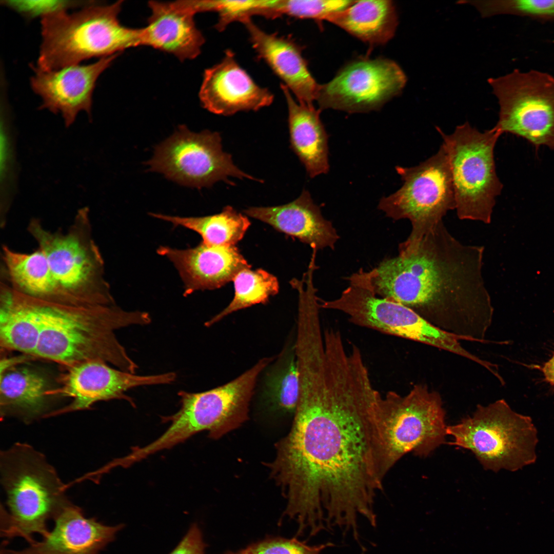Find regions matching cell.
I'll list each match as a JSON object with an SVG mask.
<instances>
[{"instance_id":"cell-1","label":"cell","mask_w":554,"mask_h":554,"mask_svg":"<svg viewBox=\"0 0 554 554\" xmlns=\"http://www.w3.org/2000/svg\"><path fill=\"white\" fill-rule=\"evenodd\" d=\"M291 430L269 464L287 501L283 515L310 537L338 526L360 539L357 519L377 525L374 499L387 473L377 411L381 395L367 367L343 359L300 372Z\"/></svg>"},{"instance_id":"cell-2","label":"cell","mask_w":554,"mask_h":554,"mask_svg":"<svg viewBox=\"0 0 554 554\" xmlns=\"http://www.w3.org/2000/svg\"><path fill=\"white\" fill-rule=\"evenodd\" d=\"M484 247L464 244L441 221L409 236L398 256L373 269L362 283L375 295L411 309L437 328L463 340L488 342L493 308L483 274Z\"/></svg>"},{"instance_id":"cell-3","label":"cell","mask_w":554,"mask_h":554,"mask_svg":"<svg viewBox=\"0 0 554 554\" xmlns=\"http://www.w3.org/2000/svg\"><path fill=\"white\" fill-rule=\"evenodd\" d=\"M37 300L42 326L34 357L66 368L100 361L135 373L137 365L115 331L131 325L148 324V313L127 311L115 304L76 306Z\"/></svg>"},{"instance_id":"cell-4","label":"cell","mask_w":554,"mask_h":554,"mask_svg":"<svg viewBox=\"0 0 554 554\" xmlns=\"http://www.w3.org/2000/svg\"><path fill=\"white\" fill-rule=\"evenodd\" d=\"M0 473L7 506L1 505V537L32 544L35 535H47L49 520L72 504L54 468L28 444L16 443L1 452Z\"/></svg>"},{"instance_id":"cell-5","label":"cell","mask_w":554,"mask_h":554,"mask_svg":"<svg viewBox=\"0 0 554 554\" xmlns=\"http://www.w3.org/2000/svg\"><path fill=\"white\" fill-rule=\"evenodd\" d=\"M122 2L105 5L94 1L74 12L64 11L42 18L35 66L56 70L144 46V28H130L120 23Z\"/></svg>"},{"instance_id":"cell-6","label":"cell","mask_w":554,"mask_h":554,"mask_svg":"<svg viewBox=\"0 0 554 554\" xmlns=\"http://www.w3.org/2000/svg\"><path fill=\"white\" fill-rule=\"evenodd\" d=\"M92 230L87 207L77 211L66 232L48 230L36 218L29 223L27 230L46 257L60 304H115L105 278L104 260Z\"/></svg>"},{"instance_id":"cell-7","label":"cell","mask_w":554,"mask_h":554,"mask_svg":"<svg viewBox=\"0 0 554 554\" xmlns=\"http://www.w3.org/2000/svg\"><path fill=\"white\" fill-rule=\"evenodd\" d=\"M449 444L470 450L486 470L514 472L537 460L538 431L531 418L514 411L504 399L478 405L471 416L447 426Z\"/></svg>"},{"instance_id":"cell-8","label":"cell","mask_w":554,"mask_h":554,"mask_svg":"<svg viewBox=\"0 0 554 554\" xmlns=\"http://www.w3.org/2000/svg\"><path fill=\"white\" fill-rule=\"evenodd\" d=\"M273 360V357L263 358L239 377L213 389L197 393L180 391V409L163 419L164 422H170L169 427L159 438L140 447V455L145 459L202 431L217 438L226 429L243 422L258 378Z\"/></svg>"},{"instance_id":"cell-9","label":"cell","mask_w":554,"mask_h":554,"mask_svg":"<svg viewBox=\"0 0 554 554\" xmlns=\"http://www.w3.org/2000/svg\"><path fill=\"white\" fill-rule=\"evenodd\" d=\"M436 129L447 153L459 219L489 224L503 188L494 159L502 133L495 127L480 131L467 122L450 134Z\"/></svg>"},{"instance_id":"cell-10","label":"cell","mask_w":554,"mask_h":554,"mask_svg":"<svg viewBox=\"0 0 554 554\" xmlns=\"http://www.w3.org/2000/svg\"><path fill=\"white\" fill-rule=\"evenodd\" d=\"M445 416L440 394L423 384L405 395L392 391L382 395L377 420L387 472L405 454L427 457L444 444Z\"/></svg>"},{"instance_id":"cell-11","label":"cell","mask_w":554,"mask_h":554,"mask_svg":"<svg viewBox=\"0 0 554 554\" xmlns=\"http://www.w3.org/2000/svg\"><path fill=\"white\" fill-rule=\"evenodd\" d=\"M488 83L500 107L494 127L502 134L510 133L536 147L554 150V77L536 70L515 69Z\"/></svg>"},{"instance_id":"cell-12","label":"cell","mask_w":554,"mask_h":554,"mask_svg":"<svg viewBox=\"0 0 554 554\" xmlns=\"http://www.w3.org/2000/svg\"><path fill=\"white\" fill-rule=\"evenodd\" d=\"M395 170L403 184L382 197L378 208L393 220H408L412 225L410 235L424 233L456 209L448 157L443 144L436 154L418 165L397 166Z\"/></svg>"},{"instance_id":"cell-13","label":"cell","mask_w":554,"mask_h":554,"mask_svg":"<svg viewBox=\"0 0 554 554\" xmlns=\"http://www.w3.org/2000/svg\"><path fill=\"white\" fill-rule=\"evenodd\" d=\"M150 170L184 186L209 187L215 182H230L229 177L258 180L245 173L223 150L219 133L191 132L185 125L156 146L147 162Z\"/></svg>"},{"instance_id":"cell-14","label":"cell","mask_w":554,"mask_h":554,"mask_svg":"<svg viewBox=\"0 0 554 554\" xmlns=\"http://www.w3.org/2000/svg\"><path fill=\"white\" fill-rule=\"evenodd\" d=\"M339 309L358 326L432 346L479 364L483 362L461 346V338L437 328L406 306L377 296L361 284L345 290Z\"/></svg>"},{"instance_id":"cell-15","label":"cell","mask_w":554,"mask_h":554,"mask_svg":"<svg viewBox=\"0 0 554 554\" xmlns=\"http://www.w3.org/2000/svg\"><path fill=\"white\" fill-rule=\"evenodd\" d=\"M406 82L405 73L395 62L385 58H359L320 85L316 101L320 110L349 113L378 110L399 94Z\"/></svg>"},{"instance_id":"cell-16","label":"cell","mask_w":554,"mask_h":554,"mask_svg":"<svg viewBox=\"0 0 554 554\" xmlns=\"http://www.w3.org/2000/svg\"><path fill=\"white\" fill-rule=\"evenodd\" d=\"M66 369L59 378L60 386L48 390L47 394L69 397L71 402L52 411L48 417L89 409L102 401L123 399L133 404L132 399L125 394L128 390L142 386L170 384L176 378V374L172 372L136 375L114 368L100 361H87Z\"/></svg>"},{"instance_id":"cell-17","label":"cell","mask_w":554,"mask_h":554,"mask_svg":"<svg viewBox=\"0 0 554 554\" xmlns=\"http://www.w3.org/2000/svg\"><path fill=\"white\" fill-rule=\"evenodd\" d=\"M118 54L104 57L89 64L53 70H43L31 65L34 74L30 85L42 99L40 108L60 114L66 127L74 122L81 112L90 117L96 82Z\"/></svg>"},{"instance_id":"cell-18","label":"cell","mask_w":554,"mask_h":554,"mask_svg":"<svg viewBox=\"0 0 554 554\" xmlns=\"http://www.w3.org/2000/svg\"><path fill=\"white\" fill-rule=\"evenodd\" d=\"M199 98L209 111L227 116L269 106L274 96L255 83L227 50L220 62L205 70Z\"/></svg>"},{"instance_id":"cell-19","label":"cell","mask_w":554,"mask_h":554,"mask_svg":"<svg viewBox=\"0 0 554 554\" xmlns=\"http://www.w3.org/2000/svg\"><path fill=\"white\" fill-rule=\"evenodd\" d=\"M54 525L39 541L21 550L1 546L0 554H99L123 527L109 526L95 518H87L81 508L71 504L54 520Z\"/></svg>"},{"instance_id":"cell-20","label":"cell","mask_w":554,"mask_h":554,"mask_svg":"<svg viewBox=\"0 0 554 554\" xmlns=\"http://www.w3.org/2000/svg\"><path fill=\"white\" fill-rule=\"evenodd\" d=\"M157 252L176 268L184 284V295L220 288L233 281L241 270L251 267L235 246L209 245L202 242L185 249L161 246Z\"/></svg>"},{"instance_id":"cell-21","label":"cell","mask_w":554,"mask_h":554,"mask_svg":"<svg viewBox=\"0 0 554 554\" xmlns=\"http://www.w3.org/2000/svg\"><path fill=\"white\" fill-rule=\"evenodd\" d=\"M151 14L144 28V46L171 53L183 61L196 57L205 38L194 17L196 1H150Z\"/></svg>"},{"instance_id":"cell-22","label":"cell","mask_w":554,"mask_h":554,"mask_svg":"<svg viewBox=\"0 0 554 554\" xmlns=\"http://www.w3.org/2000/svg\"><path fill=\"white\" fill-rule=\"evenodd\" d=\"M242 23L258 57L282 80L298 102L313 106L320 85L310 72L300 46L290 38L265 32L251 18Z\"/></svg>"},{"instance_id":"cell-23","label":"cell","mask_w":554,"mask_h":554,"mask_svg":"<svg viewBox=\"0 0 554 554\" xmlns=\"http://www.w3.org/2000/svg\"><path fill=\"white\" fill-rule=\"evenodd\" d=\"M247 215L266 223L276 230L298 239L312 250L334 249L340 236L332 223L322 215L309 192L288 204L271 207H250Z\"/></svg>"},{"instance_id":"cell-24","label":"cell","mask_w":554,"mask_h":554,"mask_svg":"<svg viewBox=\"0 0 554 554\" xmlns=\"http://www.w3.org/2000/svg\"><path fill=\"white\" fill-rule=\"evenodd\" d=\"M281 87L287 104L291 149L310 177L327 173L328 136L320 118L321 110L296 102L287 87L282 84Z\"/></svg>"},{"instance_id":"cell-25","label":"cell","mask_w":554,"mask_h":554,"mask_svg":"<svg viewBox=\"0 0 554 554\" xmlns=\"http://www.w3.org/2000/svg\"><path fill=\"white\" fill-rule=\"evenodd\" d=\"M38 300L1 283L0 346L34 357L41 330Z\"/></svg>"},{"instance_id":"cell-26","label":"cell","mask_w":554,"mask_h":554,"mask_svg":"<svg viewBox=\"0 0 554 554\" xmlns=\"http://www.w3.org/2000/svg\"><path fill=\"white\" fill-rule=\"evenodd\" d=\"M47 383L40 373L13 367L1 373L2 417L14 416L30 423L47 416Z\"/></svg>"},{"instance_id":"cell-27","label":"cell","mask_w":554,"mask_h":554,"mask_svg":"<svg viewBox=\"0 0 554 554\" xmlns=\"http://www.w3.org/2000/svg\"><path fill=\"white\" fill-rule=\"evenodd\" d=\"M366 43L384 44L395 33L398 18L393 2L388 0L354 1L343 10L325 19Z\"/></svg>"},{"instance_id":"cell-28","label":"cell","mask_w":554,"mask_h":554,"mask_svg":"<svg viewBox=\"0 0 554 554\" xmlns=\"http://www.w3.org/2000/svg\"><path fill=\"white\" fill-rule=\"evenodd\" d=\"M2 257L10 285L27 295L58 303L57 289L46 256L39 249L23 253L3 245Z\"/></svg>"},{"instance_id":"cell-29","label":"cell","mask_w":554,"mask_h":554,"mask_svg":"<svg viewBox=\"0 0 554 554\" xmlns=\"http://www.w3.org/2000/svg\"><path fill=\"white\" fill-rule=\"evenodd\" d=\"M156 219L199 233L203 242L209 245L234 246L241 241L250 225L248 218L230 206L217 214L201 217H180L151 213Z\"/></svg>"},{"instance_id":"cell-30","label":"cell","mask_w":554,"mask_h":554,"mask_svg":"<svg viewBox=\"0 0 554 554\" xmlns=\"http://www.w3.org/2000/svg\"><path fill=\"white\" fill-rule=\"evenodd\" d=\"M265 382L264 395L270 408L283 414H294L300 391L294 345L283 350Z\"/></svg>"},{"instance_id":"cell-31","label":"cell","mask_w":554,"mask_h":554,"mask_svg":"<svg viewBox=\"0 0 554 554\" xmlns=\"http://www.w3.org/2000/svg\"><path fill=\"white\" fill-rule=\"evenodd\" d=\"M244 268L233 280L234 295L223 310L205 323L210 327L236 311L258 304H266L270 296L277 294L279 285L276 278L262 269Z\"/></svg>"},{"instance_id":"cell-32","label":"cell","mask_w":554,"mask_h":554,"mask_svg":"<svg viewBox=\"0 0 554 554\" xmlns=\"http://www.w3.org/2000/svg\"><path fill=\"white\" fill-rule=\"evenodd\" d=\"M457 3L472 5L484 18L508 14L541 21L554 19V0L461 1Z\"/></svg>"},{"instance_id":"cell-33","label":"cell","mask_w":554,"mask_h":554,"mask_svg":"<svg viewBox=\"0 0 554 554\" xmlns=\"http://www.w3.org/2000/svg\"><path fill=\"white\" fill-rule=\"evenodd\" d=\"M271 0L200 1L201 12L218 13L216 28L223 31L232 22H243L254 15L267 17Z\"/></svg>"},{"instance_id":"cell-34","label":"cell","mask_w":554,"mask_h":554,"mask_svg":"<svg viewBox=\"0 0 554 554\" xmlns=\"http://www.w3.org/2000/svg\"><path fill=\"white\" fill-rule=\"evenodd\" d=\"M353 1L275 0L273 11L276 17L286 15L299 18L325 20L330 14L342 11Z\"/></svg>"},{"instance_id":"cell-35","label":"cell","mask_w":554,"mask_h":554,"mask_svg":"<svg viewBox=\"0 0 554 554\" xmlns=\"http://www.w3.org/2000/svg\"><path fill=\"white\" fill-rule=\"evenodd\" d=\"M94 1H2V5L14 11L28 19L42 18L73 8H81Z\"/></svg>"},{"instance_id":"cell-36","label":"cell","mask_w":554,"mask_h":554,"mask_svg":"<svg viewBox=\"0 0 554 554\" xmlns=\"http://www.w3.org/2000/svg\"><path fill=\"white\" fill-rule=\"evenodd\" d=\"M331 542L310 546L296 537L268 538L254 543L241 551L239 554H321L325 549L333 546Z\"/></svg>"},{"instance_id":"cell-37","label":"cell","mask_w":554,"mask_h":554,"mask_svg":"<svg viewBox=\"0 0 554 554\" xmlns=\"http://www.w3.org/2000/svg\"><path fill=\"white\" fill-rule=\"evenodd\" d=\"M205 547L201 530L194 524L170 554H205Z\"/></svg>"},{"instance_id":"cell-38","label":"cell","mask_w":554,"mask_h":554,"mask_svg":"<svg viewBox=\"0 0 554 554\" xmlns=\"http://www.w3.org/2000/svg\"><path fill=\"white\" fill-rule=\"evenodd\" d=\"M29 356L31 355L23 354L20 357L9 358H4L3 360H1V373L9 369L14 367L16 365L27 361V358L29 357Z\"/></svg>"},{"instance_id":"cell-39","label":"cell","mask_w":554,"mask_h":554,"mask_svg":"<svg viewBox=\"0 0 554 554\" xmlns=\"http://www.w3.org/2000/svg\"><path fill=\"white\" fill-rule=\"evenodd\" d=\"M542 369L546 380L554 387V354Z\"/></svg>"},{"instance_id":"cell-40","label":"cell","mask_w":554,"mask_h":554,"mask_svg":"<svg viewBox=\"0 0 554 554\" xmlns=\"http://www.w3.org/2000/svg\"><path fill=\"white\" fill-rule=\"evenodd\" d=\"M226 554H239V553H233V552H228L226 553Z\"/></svg>"}]
</instances>
